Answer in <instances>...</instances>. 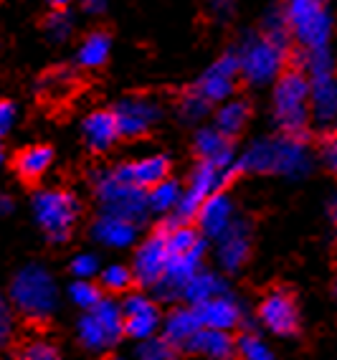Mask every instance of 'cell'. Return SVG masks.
Masks as SVG:
<instances>
[{"label":"cell","instance_id":"cell-39","mask_svg":"<svg viewBox=\"0 0 337 360\" xmlns=\"http://www.w3.org/2000/svg\"><path fill=\"white\" fill-rule=\"evenodd\" d=\"M11 335H13V312L6 304V300L0 297V347H6Z\"/></svg>","mask_w":337,"mask_h":360},{"label":"cell","instance_id":"cell-2","mask_svg":"<svg viewBox=\"0 0 337 360\" xmlns=\"http://www.w3.org/2000/svg\"><path fill=\"white\" fill-rule=\"evenodd\" d=\"M310 165L307 158V145L302 137L282 135L266 137V140L253 142L246 153L241 155L239 170L246 173H302Z\"/></svg>","mask_w":337,"mask_h":360},{"label":"cell","instance_id":"cell-23","mask_svg":"<svg viewBox=\"0 0 337 360\" xmlns=\"http://www.w3.org/2000/svg\"><path fill=\"white\" fill-rule=\"evenodd\" d=\"M195 153L201 155V160L216 162L220 167H231V160H234L231 137L223 135L218 127L198 129V135H195Z\"/></svg>","mask_w":337,"mask_h":360},{"label":"cell","instance_id":"cell-32","mask_svg":"<svg viewBox=\"0 0 337 360\" xmlns=\"http://www.w3.org/2000/svg\"><path fill=\"white\" fill-rule=\"evenodd\" d=\"M99 277H102V287L110 292H124L132 282H135L132 269H127V266H122V264H112V266L102 269L99 271Z\"/></svg>","mask_w":337,"mask_h":360},{"label":"cell","instance_id":"cell-35","mask_svg":"<svg viewBox=\"0 0 337 360\" xmlns=\"http://www.w3.org/2000/svg\"><path fill=\"white\" fill-rule=\"evenodd\" d=\"M173 350L176 347L170 345L165 338H155L152 335V338H145L137 355H140V360H170L173 358Z\"/></svg>","mask_w":337,"mask_h":360},{"label":"cell","instance_id":"cell-21","mask_svg":"<svg viewBox=\"0 0 337 360\" xmlns=\"http://www.w3.org/2000/svg\"><path fill=\"white\" fill-rule=\"evenodd\" d=\"M195 219H198V226H201V231L206 233V236L218 238L220 233L226 231L228 226L236 221L234 219V203H231L228 195H223L218 191V193H213L206 203H203Z\"/></svg>","mask_w":337,"mask_h":360},{"label":"cell","instance_id":"cell-8","mask_svg":"<svg viewBox=\"0 0 337 360\" xmlns=\"http://www.w3.org/2000/svg\"><path fill=\"white\" fill-rule=\"evenodd\" d=\"M124 335V309L122 304L102 300L91 309H84L79 320V340L91 350H104V347L117 345Z\"/></svg>","mask_w":337,"mask_h":360},{"label":"cell","instance_id":"cell-4","mask_svg":"<svg viewBox=\"0 0 337 360\" xmlns=\"http://www.w3.org/2000/svg\"><path fill=\"white\" fill-rule=\"evenodd\" d=\"M11 302L28 320H48L59 304V287L44 266L31 264L15 274L11 284Z\"/></svg>","mask_w":337,"mask_h":360},{"label":"cell","instance_id":"cell-5","mask_svg":"<svg viewBox=\"0 0 337 360\" xmlns=\"http://www.w3.org/2000/svg\"><path fill=\"white\" fill-rule=\"evenodd\" d=\"M284 15L292 39L302 51H324L332 39V13L327 0H284Z\"/></svg>","mask_w":337,"mask_h":360},{"label":"cell","instance_id":"cell-40","mask_svg":"<svg viewBox=\"0 0 337 360\" xmlns=\"http://www.w3.org/2000/svg\"><path fill=\"white\" fill-rule=\"evenodd\" d=\"M208 13L216 20H228L236 13V0H208Z\"/></svg>","mask_w":337,"mask_h":360},{"label":"cell","instance_id":"cell-13","mask_svg":"<svg viewBox=\"0 0 337 360\" xmlns=\"http://www.w3.org/2000/svg\"><path fill=\"white\" fill-rule=\"evenodd\" d=\"M114 117L119 124V135L122 137H140L147 135L152 124L160 120V107L152 99L145 97H130L114 107Z\"/></svg>","mask_w":337,"mask_h":360},{"label":"cell","instance_id":"cell-17","mask_svg":"<svg viewBox=\"0 0 337 360\" xmlns=\"http://www.w3.org/2000/svg\"><path fill=\"white\" fill-rule=\"evenodd\" d=\"M312 117L327 124L337 120V74L335 69L312 74Z\"/></svg>","mask_w":337,"mask_h":360},{"label":"cell","instance_id":"cell-29","mask_svg":"<svg viewBox=\"0 0 337 360\" xmlns=\"http://www.w3.org/2000/svg\"><path fill=\"white\" fill-rule=\"evenodd\" d=\"M183 198V188L178 180H160L157 186H152L147 191V203H150V211L152 213H170L176 211L178 203Z\"/></svg>","mask_w":337,"mask_h":360},{"label":"cell","instance_id":"cell-7","mask_svg":"<svg viewBox=\"0 0 337 360\" xmlns=\"http://www.w3.org/2000/svg\"><path fill=\"white\" fill-rule=\"evenodd\" d=\"M33 216L39 221L41 231L51 241L61 244L72 236V229L79 219V200L74 193L59 188L39 191L33 198Z\"/></svg>","mask_w":337,"mask_h":360},{"label":"cell","instance_id":"cell-3","mask_svg":"<svg viewBox=\"0 0 337 360\" xmlns=\"http://www.w3.org/2000/svg\"><path fill=\"white\" fill-rule=\"evenodd\" d=\"M236 56H239L241 77L253 86H264V84H274L286 71L289 46L269 39L261 31L241 41Z\"/></svg>","mask_w":337,"mask_h":360},{"label":"cell","instance_id":"cell-27","mask_svg":"<svg viewBox=\"0 0 337 360\" xmlns=\"http://www.w3.org/2000/svg\"><path fill=\"white\" fill-rule=\"evenodd\" d=\"M223 292H226V287H223L218 274L203 271V269L195 271L193 277L188 279V284L183 287V297H185L190 304H201V302H206V300H211V297L223 295Z\"/></svg>","mask_w":337,"mask_h":360},{"label":"cell","instance_id":"cell-38","mask_svg":"<svg viewBox=\"0 0 337 360\" xmlns=\"http://www.w3.org/2000/svg\"><path fill=\"white\" fill-rule=\"evenodd\" d=\"M99 259L94 254H79L77 259L72 262V274L77 279H91L99 274Z\"/></svg>","mask_w":337,"mask_h":360},{"label":"cell","instance_id":"cell-49","mask_svg":"<svg viewBox=\"0 0 337 360\" xmlns=\"http://www.w3.org/2000/svg\"><path fill=\"white\" fill-rule=\"evenodd\" d=\"M110 360H119V358H110Z\"/></svg>","mask_w":337,"mask_h":360},{"label":"cell","instance_id":"cell-14","mask_svg":"<svg viewBox=\"0 0 337 360\" xmlns=\"http://www.w3.org/2000/svg\"><path fill=\"white\" fill-rule=\"evenodd\" d=\"M124 309V335L137 338V340H145V338H152L160 325V312H157L155 302L147 300L145 295H130L122 302Z\"/></svg>","mask_w":337,"mask_h":360},{"label":"cell","instance_id":"cell-31","mask_svg":"<svg viewBox=\"0 0 337 360\" xmlns=\"http://www.w3.org/2000/svg\"><path fill=\"white\" fill-rule=\"evenodd\" d=\"M264 33L269 39L279 41V44L284 46H292V31H289V23H286V15H284V8H274L269 11V15L264 18Z\"/></svg>","mask_w":337,"mask_h":360},{"label":"cell","instance_id":"cell-44","mask_svg":"<svg viewBox=\"0 0 337 360\" xmlns=\"http://www.w3.org/2000/svg\"><path fill=\"white\" fill-rule=\"evenodd\" d=\"M13 211V200L8 198L6 193H0V216H3V213H11Z\"/></svg>","mask_w":337,"mask_h":360},{"label":"cell","instance_id":"cell-19","mask_svg":"<svg viewBox=\"0 0 337 360\" xmlns=\"http://www.w3.org/2000/svg\"><path fill=\"white\" fill-rule=\"evenodd\" d=\"M198 312L203 328H216V330H234L241 322V309L239 304L226 295H216L201 304H193Z\"/></svg>","mask_w":337,"mask_h":360},{"label":"cell","instance_id":"cell-33","mask_svg":"<svg viewBox=\"0 0 337 360\" xmlns=\"http://www.w3.org/2000/svg\"><path fill=\"white\" fill-rule=\"evenodd\" d=\"M208 110H211V102L203 97L201 91L190 89L188 94L180 99V117L183 120H188V122H198V120H203V117L208 115Z\"/></svg>","mask_w":337,"mask_h":360},{"label":"cell","instance_id":"cell-25","mask_svg":"<svg viewBox=\"0 0 337 360\" xmlns=\"http://www.w3.org/2000/svg\"><path fill=\"white\" fill-rule=\"evenodd\" d=\"M53 162V150L46 148V145H33V148L20 150L15 155V173L26 183H33L46 175V170L51 167Z\"/></svg>","mask_w":337,"mask_h":360},{"label":"cell","instance_id":"cell-41","mask_svg":"<svg viewBox=\"0 0 337 360\" xmlns=\"http://www.w3.org/2000/svg\"><path fill=\"white\" fill-rule=\"evenodd\" d=\"M322 160H324V165H327V170H330V173L337 178V132H335V135H330V137H324Z\"/></svg>","mask_w":337,"mask_h":360},{"label":"cell","instance_id":"cell-26","mask_svg":"<svg viewBox=\"0 0 337 360\" xmlns=\"http://www.w3.org/2000/svg\"><path fill=\"white\" fill-rule=\"evenodd\" d=\"M249 115H251L249 104L244 102V99L231 97V99H226V102H220L218 112H216V127H218L223 135L236 137L241 129L246 127Z\"/></svg>","mask_w":337,"mask_h":360},{"label":"cell","instance_id":"cell-36","mask_svg":"<svg viewBox=\"0 0 337 360\" xmlns=\"http://www.w3.org/2000/svg\"><path fill=\"white\" fill-rule=\"evenodd\" d=\"M236 353L241 355V360H272L269 350L264 347V342L253 335H244L239 342H236Z\"/></svg>","mask_w":337,"mask_h":360},{"label":"cell","instance_id":"cell-28","mask_svg":"<svg viewBox=\"0 0 337 360\" xmlns=\"http://www.w3.org/2000/svg\"><path fill=\"white\" fill-rule=\"evenodd\" d=\"M112 51V41L107 33H89L81 46H79V64L84 66V69H99V66L107 64V58H110Z\"/></svg>","mask_w":337,"mask_h":360},{"label":"cell","instance_id":"cell-10","mask_svg":"<svg viewBox=\"0 0 337 360\" xmlns=\"http://www.w3.org/2000/svg\"><path fill=\"white\" fill-rule=\"evenodd\" d=\"M226 180H228V167L201 160V165L195 167L193 175H190L188 191H183V198L176 208V221L188 224L190 219H195L203 203L213 193H218Z\"/></svg>","mask_w":337,"mask_h":360},{"label":"cell","instance_id":"cell-22","mask_svg":"<svg viewBox=\"0 0 337 360\" xmlns=\"http://www.w3.org/2000/svg\"><path fill=\"white\" fill-rule=\"evenodd\" d=\"M190 353L208 355L211 360H234L236 353V340L228 335V330H216V328H201L193 335V340L188 342Z\"/></svg>","mask_w":337,"mask_h":360},{"label":"cell","instance_id":"cell-47","mask_svg":"<svg viewBox=\"0 0 337 360\" xmlns=\"http://www.w3.org/2000/svg\"><path fill=\"white\" fill-rule=\"evenodd\" d=\"M332 292H335V300H337V277H335V282H332Z\"/></svg>","mask_w":337,"mask_h":360},{"label":"cell","instance_id":"cell-48","mask_svg":"<svg viewBox=\"0 0 337 360\" xmlns=\"http://www.w3.org/2000/svg\"><path fill=\"white\" fill-rule=\"evenodd\" d=\"M0 162H3V150H0Z\"/></svg>","mask_w":337,"mask_h":360},{"label":"cell","instance_id":"cell-37","mask_svg":"<svg viewBox=\"0 0 337 360\" xmlns=\"http://www.w3.org/2000/svg\"><path fill=\"white\" fill-rule=\"evenodd\" d=\"M18 360H61L56 347L44 340H33L18 350Z\"/></svg>","mask_w":337,"mask_h":360},{"label":"cell","instance_id":"cell-34","mask_svg":"<svg viewBox=\"0 0 337 360\" xmlns=\"http://www.w3.org/2000/svg\"><path fill=\"white\" fill-rule=\"evenodd\" d=\"M72 31H74V18L66 13L64 8L53 11V13L48 15V20H46V33H48V39L56 41V44H61V41L69 39Z\"/></svg>","mask_w":337,"mask_h":360},{"label":"cell","instance_id":"cell-1","mask_svg":"<svg viewBox=\"0 0 337 360\" xmlns=\"http://www.w3.org/2000/svg\"><path fill=\"white\" fill-rule=\"evenodd\" d=\"M274 120L284 135L305 140L312 117V84L302 69H286L274 82Z\"/></svg>","mask_w":337,"mask_h":360},{"label":"cell","instance_id":"cell-24","mask_svg":"<svg viewBox=\"0 0 337 360\" xmlns=\"http://www.w3.org/2000/svg\"><path fill=\"white\" fill-rule=\"evenodd\" d=\"M201 328L203 325H201V320H198L195 307L176 309V312L165 320V333H162V338L173 347H188V342L193 340V335Z\"/></svg>","mask_w":337,"mask_h":360},{"label":"cell","instance_id":"cell-42","mask_svg":"<svg viewBox=\"0 0 337 360\" xmlns=\"http://www.w3.org/2000/svg\"><path fill=\"white\" fill-rule=\"evenodd\" d=\"M15 124V107L11 102H0V137H6Z\"/></svg>","mask_w":337,"mask_h":360},{"label":"cell","instance_id":"cell-11","mask_svg":"<svg viewBox=\"0 0 337 360\" xmlns=\"http://www.w3.org/2000/svg\"><path fill=\"white\" fill-rule=\"evenodd\" d=\"M168 229H160L137 246L135 262H132L135 282L143 287H157L168 266Z\"/></svg>","mask_w":337,"mask_h":360},{"label":"cell","instance_id":"cell-20","mask_svg":"<svg viewBox=\"0 0 337 360\" xmlns=\"http://www.w3.org/2000/svg\"><path fill=\"white\" fill-rule=\"evenodd\" d=\"M81 135H84V142L94 153L110 150L117 142V137H122L119 135L117 117H114V112H107V110L91 112L84 120V124H81Z\"/></svg>","mask_w":337,"mask_h":360},{"label":"cell","instance_id":"cell-45","mask_svg":"<svg viewBox=\"0 0 337 360\" xmlns=\"http://www.w3.org/2000/svg\"><path fill=\"white\" fill-rule=\"evenodd\" d=\"M48 3H51L53 8H69V3H72V0H48Z\"/></svg>","mask_w":337,"mask_h":360},{"label":"cell","instance_id":"cell-15","mask_svg":"<svg viewBox=\"0 0 337 360\" xmlns=\"http://www.w3.org/2000/svg\"><path fill=\"white\" fill-rule=\"evenodd\" d=\"M251 254V231L244 221H234L218 236V262L226 271H239Z\"/></svg>","mask_w":337,"mask_h":360},{"label":"cell","instance_id":"cell-16","mask_svg":"<svg viewBox=\"0 0 337 360\" xmlns=\"http://www.w3.org/2000/svg\"><path fill=\"white\" fill-rule=\"evenodd\" d=\"M137 226L140 224L124 219V216L104 211L102 216L94 221V226H91V236L97 238L102 246H110V249H127V246L135 244Z\"/></svg>","mask_w":337,"mask_h":360},{"label":"cell","instance_id":"cell-9","mask_svg":"<svg viewBox=\"0 0 337 360\" xmlns=\"http://www.w3.org/2000/svg\"><path fill=\"white\" fill-rule=\"evenodd\" d=\"M256 317L269 333L279 338H294L302 333V312H299L297 295L289 287H274L261 297Z\"/></svg>","mask_w":337,"mask_h":360},{"label":"cell","instance_id":"cell-43","mask_svg":"<svg viewBox=\"0 0 337 360\" xmlns=\"http://www.w3.org/2000/svg\"><path fill=\"white\" fill-rule=\"evenodd\" d=\"M81 6H84L86 13H102L107 8V0H81Z\"/></svg>","mask_w":337,"mask_h":360},{"label":"cell","instance_id":"cell-50","mask_svg":"<svg viewBox=\"0 0 337 360\" xmlns=\"http://www.w3.org/2000/svg\"><path fill=\"white\" fill-rule=\"evenodd\" d=\"M170 360H173V358H170Z\"/></svg>","mask_w":337,"mask_h":360},{"label":"cell","instance_id":"cell-12","mask_svg":"<svg viewBox=\"0 0 337 360\" xmlns=\"http://www.w3.org/2000/svg\"><path fill=\"white\" fill-rule=\"evenodd\" d=\"M239 77H241L239 56H236V53H223V56L216 58L213 64L203 71L193 89L201 91L211 104H220L234 97Z\"/></svg>","mask_w":337,"mask_h":360},{"label":"cell","instance_id":"cell-46","mask_svg":"<svg viewBox=\"0 0 337 360\" xmlns=\"http://www.w3.org/2000/svg\"><path fill=\"white\" fill-rule=\"evenodd\" d=\"M330 216H332V221H335V226H337V198L330 203Z\"/></svg>","mask_w":337,"mask_h":360},{"label":"cell","instance_id":"cell-6","mask_svg":"<svg viewBox=\"0 0 337 360\" xmlns=\"http://www.w3.org/2000/svg\"><path fill=\"white\" fill-rule=\"evenodd\" d=\"M94 186H97L99 203L107 213H117L135 224H143L147 219V191L124 180L117 170H102L94 180Z\"/></svg>","mask_w":337,"mask_h":360},{"label":"cell","instance_id":"cell-30","mask_svg":"<svg viewBox=\"0 0 337 360\" xmlns=\"http://www.w3.org/2000/svg\"><path fill=\"white\" fill-rule=\"evenodd\" d=\"M69 297H72V302L81 309H91L94 304H99L104 300L102 290H99L91 279H77V282L69 287Z\"/></svg>","mask_w":337,"mask_h":360},{"label":"cell","instance_id":"cell-18","mask_svg":"<svg viewBox=\"0 0 337 360\" xmlns=\"http://www.w3.org/2000/svg\"><path fill=\"white\" fill-rule=\"evenodd\" d=\"M124 180H130L135 186L150 191L152 186H157L160 180L168 178L170 173V160L165 155H147V158H140V160L124 162V165L114 167Z\"/></svg>","mask_w":337,"mask_h":360}]
</instances>
